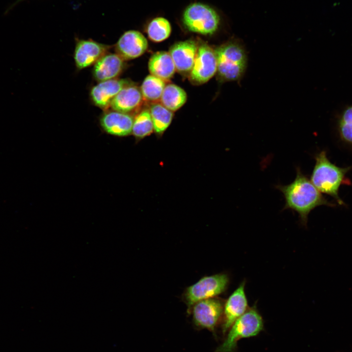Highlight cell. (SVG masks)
<instances>
[{
	"instance_id": "cell-19",
	"label": "cell",
	"mask_w": 352,
	"mask_h": 352,
	"mask_svg": "<svg viewBox=\"0 0 352 352\" xmlns=\"http://www.w3.org/2000/svg\"><path fill=\"white\" fill-rule=\"evenodd\" d=\"M150 112L154 124V131L161 135L171 124L174 114L173 111L162 104L154 103L150 107Z\"/></svg>"
},
{
	"instance_id": "cell-3",
	"label": "cell",
	"mask_w": 352,
	"mask_h": 352,
	"mask_svg": "<svg viewBox=\"0 0 352 352\" xmlns=\"http://www.w3.org/2000/svg\"><path fill=\"white\" fill-rule=\"evenodd\" d=\"M315 161L310 181L321 193L333 197L339 204H343L339 197L338 189L349 169L340 168L331 163L325 151L316 155Z\"/></svg>"
},
{
	"instance_id": "cell-6",
	"label": "cell",
	"mask_w": 352,
	"mask_h": 352,
	"mask_svg": "<svg viewBox=\"0 0 352 352\" xmlns=\"http://www.w3.org/2000/svg\"><path fill=\"white\" fill-rule=\"evenodd\" d=\"M228 283L229 277L224 273L202 277L187 288L185 301L188 307H191L201 300L213 298L223 292Z\"/></svg>"
},
{
	"instance_id": "cell-9",
	"label": "cell",
	"mask_w": 352,
	"mask_h": 352,
	"mask_svg": "<svg viewBox=\"0 0 352 352\" xmlns=\"http://www.w3.org/2000/svg\"><path fill=\"white\" fill-rule=\"evenodd\" d=\"M110 48V45L92 39H77L74 53L76 67L82 69L94 65Z\"/></svg>"
},
{
	"instance_id": "cell-15",
	"label": "cell",
	"mask_w": 352,
	"mask_h": 352,
	"mask_svg": "<svg viewBox=\"0 0 352 352\" xmlns=\"http://www.w3.org/2000/svg\"><path fill=\"white\" fill-rule=\"evenodd\" d=\"M124 60L118 54L108 52L93 66L92 75L98 82L116 79L125 68Z\"/></svg>"
},
{
	"instance_id": "cell-10",
	"label": "cell",
	"mask_w": 352,
	"mask_h": 352,
	"mask_svg": "<svg viewBox=\"0 0 352 352\" xmlns=\"http://www.w3.org/2000/svg\"><path fill=\"white\" fill-rule=\"evenodd\" d=\"M148 43L139 31L130 30L125 32L114 46L116 53L124 60H132L142 55L147 50Z\"/></svg>"
},
{
	"instance_id": "cell-11",
	"label": "cell",
	"mask_w": 352,
	"mask_h": 352,
	"mask_svg": "<svg viewBox=\"0 0 352 352\" xmlns=\"http://www.w3.org/2000/svg\"><path fill=\"white\" fill-rule=\"evenodd\" d=\"M133 120L131 114L106 110L100 116L99 124L106 133L122 137L132 133Z\"/></svg>"
},
{
	"instance_id": "cell-21",
	"label": "cell",
	"mask_w": 352,
	"mask_h": 352,
	"mask_svg": "<svg viewBox=\"0 0 352 352\" xmlns=\"http://www.w3.org/2000/svg\"><path fill=\"white\" fill-rule=\"evenodd\" d=\"M165 86V81L163 80L152 75L147 76L140 88L143 100L148 102L158 101Z\"/></svg>"
},
{
	"instance_id": "cell-20",
	"label": "cell",
	"mask_w": 352,
	"mask_h": 352,
	"mask_svg": "<svg viewBox=\"0 0 352 352\" xmlns=\"http://www.w3.org/2000/svg\"><path fill=\"white\" fill-rule=\"evenodd\" d=\"M146 32L151 41L159 43L169 37L172 32V26L169 21L166 18L156 17L150 22L147 25Z\"/></svg>"
},
{
	"instance_id": "cell-14",
	"label": "cell",
	"mask_w": 352,
	"mask_h": 352,
	"mask_svg": "<svg viewBox=\"0 0 352 352\" xmlns=\"http://www.w3.org/2000/svg\"><path fill=\"white\" fill-rule=\"evenodd\" d=\"M198 44L194 40H188L174 44L170 53L176 70L183 74L190 73L195 62Z\"/></svg>"
},
{
	"instance_id": "cell-2",
	"label": "cell",
	"mask_w": 352,
	"mask_h": 352,
	"mask_svg": "<svg viewBox=\"0 0 352 352\" xmlns=\"http://www.w3.org/2000/svg\"><path fill=\"white\" fill-rule=\"evenodd\" d=\"M217 59V75L221 82L240 81L247 66V55L238 41H228L215 49Z\"/></svg>"
},
{
	"instance_id": "cell-8",
	"label": "cell",
	"mask_w": 352,
	"mask_h": 352,
	"mask_svg": "<svg viewBox=\"0 0 352 352\" xmlns=\"http://www.w3.org/2000/svg\"><path fill=\"white\" fill-rule=\"evenodd\" d=\"M223 307L220 301L215 298L201 300L193 306V320L198 328L214 332L222 316Z\"/></svg>"
},
{
	"instance_id": "cell-16",
	"label": "cell",
	"mask_w": 352,
	"mask_h": 352,
	"mask_svg": "<svg viewBox=\"0 0 352 352\" xmlns=\"http://www.w3.org/2000/svg\"><path fill=\"white\" fill-rule=\"evenodd\" d=\"M143 101L140 89L132 84L122 89L112 100V110L129 113L136 110Z\"/></svg>"
},
{
	"instance_id": "cell-22",
	"label": "cell",
	"mask_w": 352,
	"mask_h": 352,
	"mask_svg": "<svg viewBox=\"0 0 352 352\" xmlns=\"http://www.w3.org/2000/svg\"><path fill=\"white\" fill-rule=\"evenodd\" d=\"M154 131V124L149 110L141 111L134 118L132 134L136 142L149 136Z\"/></svg>"
},
{
	"instance_id": "cell-18",
	"label": "cell",
	"mask_w": 352,
	"mask_h": 352,
	"mask_svg": "<svg viewBox=\"0 0 352 352\" xmlns=\"http://www.w3.org/2000/svg\"><path fill=\"white\" fill-rule=\"evenodd\" d=\"M187 99V93L183 88L171 84L165 86L160 100L165 107L175 111L185 104Z\"/></svg>"
},
{
	"instance_id": "cell-7",
	"label": "cell",
	"mask_w": 352,
	"mask_h": 352,
	"mask_svg": "<svg viewBox=\"0 0 352 352\" xmlns=\"http://www.w3.org/2000/svg\"><path fill=\"white\" fill-rule=\"evenodd\" d=\"M217 72L215 50L205 43L198 44L193 66L190 72V81L197 85L207 82Z\"/></svg>"
},
{
	"instance_id": "cell-24",
	"label": "cell",
	"mask_w": 352,
	"mask_h": 352,
	"mask_svg": "<svg viewBox=\"0 0 352 352\" xmlns=\"http://www.w3.org/2000/svg\"><path fill=\"white\" fill-rule=\"evenodd\" d=\"M26 0H16L14 2L11 4L5 11L4 15L8 14L12 9H13L17 5L21 3L22 1H24Z\"/></svg>"
},
{
	"instance_id": "cell-1",
	"label": "cell",
	"mask_w": 352,
	"mask_h": 352,
	"mask_svg": "<svg viewBox=\"0 0 352 352\" xmlns=\"http://www.w3.org/2000/svg\"><path fill=\"white\" fill-rule=\"evenodd\" d=\"M276 188L285 198L283 209L296 212L304 225L307 224L309 213L315 207L322 205L334 206L322 196L299 167L296 168V177L292 182L286 185H277Z\"/></svg>"
},
{
	"instance_id": "cell-4",
	"label": "cell",
	"mask_w": 352,
	"mask_h": 352,
	"mask_svg": "<svg viewBox=\"0 0 352 352\" xmlns=\"http://www.w3.org/2000/svg\"><path fill=\"white\" fill-rule=\"evenodd\" d=\"M264 326L262 316L256 307H253L235 321L225 340L216 352H234L240 340L257 335L264 330Z\"/></svg>"
},
{
	"instance_id": "cell-13",
	"label": "cell",
	"mask_w": 352,
	"mask_h": 352,
	"mask_svg": "<svg viewBox=\"0 0 352 352\" xmlns=\"http://www.w3.org/2000/svg\"><path fill=\"white\" fill-rule=\"evenodd\" d=\"M245 282L232 293L223 307V321L222 326L224 334L227 331L235 321L244 314L248 308V302L244 291Z\"/></svg>"
},
{
	"instance_id": "cell-23",
	"label": "cell",
	"mask_w": 352,
	"mask_h": 352,
	"mask_svg": "<svg viewBox=\"0 0 352 352\" xmlns=\"http://www.w3.org/2000/svg\"><path fill=\"white\" fill-rule=\"evenodd\" d=\"M340 130L343 139L352 143V107L343 113L340 120Z\"/></svg>"
},
{
	"instance_id": "cell-5",
	"label": "cell",
	"mask_w": 352,
	"mask_h": 352,
	"mask_svg": "<svg viewBox=\"0 0 352 352\" xmlns=\"http://www.w3.org/2000/svg\"><path fill=\"white\" fill-rule=\"evenodd\" d=\"M182 22L188 30L203 35H210L218 30L220 18L211 7L200 2L189 4L184 10Z\"/></svg>"
},
{
	"instance_id": "cell-12",
	"label": "cell",
	"mask_w": 352,
	"mask_h": 352,
	"mask_svg": "<svg viewBox=\"0 0 352 352\" xmlns=\"http://www.w3.org/2000/svg\"><path fill=\"white\" fill-rule=\"evenodd\" d=\"M132 84L128 79L117 78L100 82L91 88L90 99L94 105L106 110L119 92Z\"/></svg>"
},
{
	"instance_id": "cell-17",
	"label": "cell",
	"mask_w": 352,
	"mask_h": 352,
	"mask_svg": "<svg viewBox=\"0 0 352 352\" xmlns=\"http://www.w3.org/2000/svg\"><path fill=\"white\" fill-rule=\"evenodd\" d=\"M148 68L151 75L165 82L171 79L176 70L170 53L164 51L156 52L152 55L149 61Z\"/></svg>"
}]
</instances>
